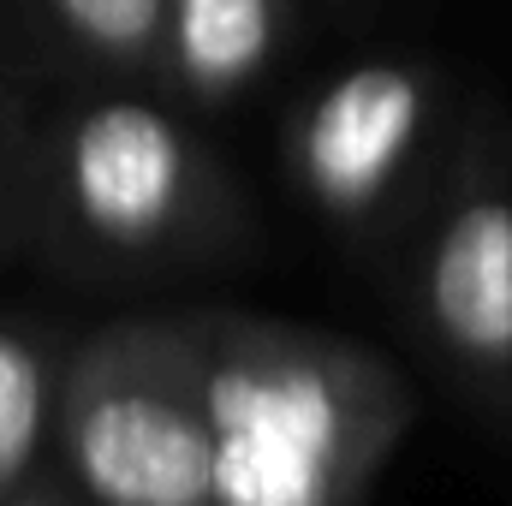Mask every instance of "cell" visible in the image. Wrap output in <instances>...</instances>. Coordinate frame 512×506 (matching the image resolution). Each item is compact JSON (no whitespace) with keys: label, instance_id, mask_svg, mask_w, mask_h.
Masks as SVG:
<instances>
[{"label":"cell","instance_id":"2","mask_svg":"<svg viewBox=\"0 0 512 506\" xmlns=\"http://www.w3.org/2000/svg\"><path fill=\"white\" fill-rule=\"evenodd\" d=\"M215 429V506H364L417 399L382 352L251 310H185Z\"/></svg>","mask_w":512,"mask_h":506},{"label":"cell","instance_id":"3","mask_svg":"<svg viewBox=\"0 0 512 506\" xmlns=\"http://www.w3.org/2000/svg\"><path fill=\"white\" fill-rule=\"evenodd\" d=\"M471 102L441 60L364 48L310 72L280 108V179L292 203L387 280L429 209Z\"/></svg>","mask_w":512,"mask_h":506},{"label":"cell","instance_id":"9","mask_svg":"<svg viewBox=\"0 0 512 506\" xmlns=\"http://www.w3.org/2000/svg\"><path fill=\"white\" fill-rule=\"evenodd\" d=\"M30 126L36 102H24L12 42L0 36V262L24 256V203H30Z\"/></svg>","mask_w":512,"mask_h":506},{"label":"cell","instance_id":"6","mask_svg":"<svg viewBox=\"0 0 512 506\" xmlns=\"http://www.w3.org/2000/svg\"><path fill=\"white\" fill-rule=\"evenodd\" d=\"M304 0H167L161 84L191 114H227L286 66Z\"/></svg>","mask_w":512,"mask_h":506},{"label":"cell","instance_id":"5","mask_svg":"<svg viewBox=\"0 0 512 506\" xmlns=\"http://www.w3.org/2000/svg\"><path fill=\"white\" fill-rule=\"evenodd\" d=\"M387 286L429 370L477 417L512 423V126L495 102H471Z\"/></svg>","mask_w":512,"mask_h":506},{"label":"cell","instance_id":"8","mask_svg":"<svg viewBox=\"0 0 512 506\" xmlns=\"http://www.w3.org/2000/svg\"><path fill=\"white\" fill-rule=\"evenodd\" d=\"M66 346L36 316H0V506L54 459Z\"/></svg>","mask_w":512,"mask_h":506},{"label":"cell","instance_id":"4","mask_svg":"<svg viewBox=\"0 0 512 506\" xmlns=\"http://www.w3.org/2000/svg\"><path fill=\"white\" fill-rule=\"evenodd\" d=\"M54 465L90 506H215V429L185 310L120 316L66 346Z\"/></svg>","mask_w":512,"mask_h":506},{"label":"cell","instance_id":"1","mask_svg":"<svg viewBox=\"0 0 512 506\" xmlns=\"http://www.w3.org/2000/svg\"><path fill=\"white\" fill-rule=\"evenodd\" d=\"M239 173L161 84H60L36 102L24 256L72 286H149L251 251Z\"/></svg>","mask_w":512,"mask_h":506},{"label":"cell","instance_id":"10","mask_svg":"<svg viewBox=\"0 0 512 506\" xmlns=\"http://www.w3.org/2000/svg\"><path fill=\"white\" fill-rule=\"evenodd\" d=\"M6 506H90V501H84V495L60 477V465L48 459V465H42V471H36V477H30V483H24Z\"/></svg>","mask_w":512,"mask_h":506},{"label":"cell","instance_id":"7","mask_svg":"<svg viewBox=\"0 0 512 506\" xmlns=\"http://www.w3.org/2000/svg\"><path fill=\"white\" fill-rule=\"evenodd\" d=\"M0 36L60 84H161L167 72V0H0Z\"/></svg>","mask_w":512,"mask_h":506}]
</instances>
